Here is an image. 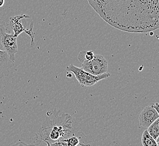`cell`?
<instances>
[{
	"instance_id": "obj_13",
	"label": "cell",
	"mask_w": 159,
	"mask_h": 146,
	"mask_svg": "<svg viewBox=\"0 0 159 146\" xmlns=\"http://www.w3.org/2000/svg\"><path fill=\"white\" fill-rule=\"evenodd\" d=\"M33 28H34V24L33 23H31L30 29H27L25 32V33L27 34L29 36L31 37V45L32 46H34V33L33 32Z\"/></svg>"
},
{
	"instance_id": "obj_16",
	"label": "cell",
	"mask_w": 159,
	"mask_h": 146,
	"mask_svg": "<svg viewBox=\"0 0 159 146\" xmlns=\"http://www.w3.org/2000/svg\"><path fill=\"white\" fill-rule=\"evenodd\" d=\"M150 106L151 107H152L153 108H154L157 111H158L159 112V111H158V110H159V104L157 103V102H156L155 104H154V103H151V104H150Z\"/></svg>"
},
{
	"instance_id": "obj_14",
	"label": "cell",
	"mask_w": 159,
	"mask_h": 146,
	"mask_svg": "<svg viewBox=\"0 0 159 146\" xmlns=\"http://www.w3.org/2000/svg\"><path fill=\"white\" fill-rule=\"evenodd\" d=\"M51 146H68L67 142H66L65 140L56 141L55 142L52 143H50Z\"/></svg>"
},
{
	"instance_id": "obj_9",
	"label": "cell",
	"mask_w": 159,
	"mask_h": 146,
	"mask_svg": "<svg viewBox=\"0 0 159 146\" xmlns=\"http://www.w3.org/2000/svg\"><path fill=\"white\" fill-rule=\"evenodd\" d=\"M147 131L148 134L159 143V119L156 120L148 127Z\"/></svg>"
},
{
	"instance_id": "obj_19",
	"label": "cell",
	"mask_w": 159,
	"mask_h": 146,
	"mask_svg": "<svg viewBox=\"0 0 159 146\" xmlns=\"http://www.w3.org/2000/svg\"><path fill=\"white\" fill-rule=\"evenodd\" d=\"M28 146H36L34 144H28Z\"/></svg>"
},
{
	"instance_id": "obj_5",
	"label": "cell",
	"mask_w": 159,
	"mask_h": 146,
	"mask_svg": "<svg viewBox=\"0 0 159 146\" xmlns=\"http://www.w3.org/2000/svg\"><path fill=\"white\" fill-rule=\"evenodd\" d=\"M82 69L86 72L97 76L107 73L108 63L103 56L95 55L92 60L83 62Z\"/></svg>"
},
{
	"instance_id": "obj_18",
	"label": "cell",
	"mask_w": 159,
	"mask_h": 146,
	"mask_svg": "<svg viewBox=\"0 0 159 146\" xmlns=\"http://www.w3.org/2000/svg\"><path fill=\"white\" fill-rule=\"evenodd\" d=\"M47 144V146H50V143H48V142H45Z\"/></svg>"
},
{
	"instance_id": "obj_20",
	"label": "cell",
	"mask_w": 159,
	"mask_h": 146,
	"mask_svg": "<svg viewBox=\"0 0 159 146\" xmlns=\"http://www.w3.org/2000/svg\"><path fill=\"white\" fill-rule=\"evenodd\" d=\"M90 146V144H88V145H87V146Z\"/></svg>"
},
{
	"instance_id": "obj_1",
	"label": "cell",
	"mask_w": 159,
	"mask_h": 146,
	"mask_svg": "<svg viewBox=\"0 0 159 146\" xmlns=\"http://www.w3.org/2000/svg\"><path fill=\"white\" fill-rule=\"evenodd\" d=\"M108 24L121 31L144 33L159 28V0H88Z\"/></svg>"
},
{
	"instance_id": "obj_4",
	"label": "cell",
	"mask_w": 159,
	"mask_h": 146,
	"mask_svg": "<svg viewBox=\"0 0 159 146\" xmlns=\"http://www.w3.org/2000/svg\"><path fill=\"white\" fill-rule=\"evenodd\" d=\"M5 23L0 27V45L9 56V58L14 62L16 61V54L18 52L17 37L13 33H7Z\"/></svg>"
},
{
	"instance_id": "obj_11",
	"label": "cell",
	"mask_w": 159,
	"mask_h": 146,
	"mask_svg": "<svg viewBox=\"0 0 159 146\" xmlns=\"http://www.w3.org/2000/svg\"><path fill=\"white\" fill-rule=\"evenodd\" d=\"M95 54L93 51H83L80 52L79 54L78 55V59L80 62L83 63L84 61H88L92 60L93 58H94Z\"/></svg>"
},
{
	"instance_id": "obj_7",
	"label": "cell",
	"mask_w": 159,
	"mask_h": 146,
	"mask_svg": "<svg viewBox=\"0 0 159 146\" xmlns=\"http://www.w3.org/2000/svg\"><path fill=\"white\" fill-rule=\"evenodd\" d=\"M5 22L0 19V27ZM14 66V62L9 58L5 51L0 49V79L9 75L10 69Z\"/></svg>"
},
{
	"instance_id": "obj_10",
	"label": "cell",
	"mask_w": 159,
	"mask_h": 146,
	"mask_svg": "<svg viewBox=\"0 0 159 146\" xmlns=\"http://www.w3.org/2000/svg\"><path fill=\"white\" fill-rule=\"evenodd\" d=\"M141 140L143 146H159L158 143L148 134L147 131H144Z\"/></svg>"
},
{
	"instance_id": "obj_17",
	"label": "cell",
	"mask_w": 159,
	"mask_h": 146,
	"mask_svg": "<svg viewBox=\"0 0 159 146\" xmlns=\"http://www.w3.org/2000/svg\"><path fill=\"white\" fill-rule=\"evenodd\" d=\"M5 3V0H0V7H2Z\"/></svg>"
},
{
	"instance_id": "obj_8",
	"label": "cell",
	"mask_w": 159,
	"mask_h": 146,
	"mask_svg": "<svg viewBox=\"0 0 159 146\" xmlns=\"http://www.w3.org/2000/svg\"><path fill=\"white\" fill-rule=\"evenodd\" d=\"M29 18L30 16L25 14H21L10 18V27L11 28L13 31L14 36L18 37L21 33L26 32L27 29L20 21L23 19H27Z\"/></svg>"
},
{
	"instance_id": "obj_15",
	"label": "cell",
	"mask_w": 159,
	"mask_h": 146,
	"mask_svg": "<svg viewBox=\"0 0 159 146\" xmlns=\"http://www.w3.org/2000/svg\"><path fill=\"white\" fill-rule=\"evenodd\" d=\"M11 146H28V144H26L25 142H23V141L19 140L18 142L12 144Z\"/></svg>"
},
{
	"instance_id": "obj_12",
	"label": "cell",
	"mask_w": 159,
	"mask_h": 146,
	"mask_svg": "<svg viewBox=\"0 0 159 146\" xmlns=\"http://www.w3.org/2000/svg\"><path fill=\"white\" fill-rule=\"evenodd\" d=\"M68 146H86L88 144H81L77 135H74L65 140Z\"/></svg>"
},
{
	"instance_id": "obj_2",
	"label": "cell",
	"mask_w": 159,
	"mask_h": 146,
	"mask_svg": "<svg viewBox=\"0 0 159 146\" xmlns=\"http://www.w3.org/2000/svg\"><path fill=\"white\" fill-rule=\"evenodd\" d=\"M72 116L58 110H51L46 114L40 135L41 140L52 143L76 135L72 127Z\"/></svg>"
},
{
	"instance_id": "obj_3",
	"label": "cell",
	"mask_w": 159,
	"mask_h": 146,
	"mask_svg": "<svg viewBox=\"0 0 159 146\" xmlns=\"http://www.w3.org/2000/svg\"><path fill=\"white\" fill-rule=\"evenodd\" d=\"M66 69L68 71L74 73L77 81L82 87H91L101 80L106 79L110 76V74L107 72L97 76L93 75L83 70L82 68L77 67L73 64H70Z\"/></svg>"
},
{
	"instance_id": "obj_6",
	"label": "cell",
	"mask_w": 159,
	"mask_h": 146,
	"mask_svg": "<svg viewBox=\"0 0 159 146\" xmlns=\"http://www.w3.org/2000/svg\"><path fill=\"white\" fill-rule=\"evenodd\" d=\"M157 119H159V112L150 105L146 107L139 116V124L144 128H148Z\"/></svg>"
}]
</instances>
